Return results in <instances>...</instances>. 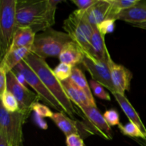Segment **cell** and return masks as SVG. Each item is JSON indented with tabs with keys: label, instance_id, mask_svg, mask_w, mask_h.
<instances>
[{
	"label": "cell",
	"instance_id": "9c48e42d",
	"mask_svg": "<svg viewBox=\"0 0 146 146\" xmlns=\"http://www.w3.org/2000/svg\"><path fill=\"white\" fill-rule=\"evenodd\" d=\"M7 91L14 96L20 111H32L33 105L41 100L38 94L24 86L13 71L7 73Z\"/></svg>",
	"mask_w": 146,
	"mask_h": 146
},
{
	"label": "cell",
	"instance_id": "8992f818",
	"mask_svg": "<svg viewBox=\"0 0 146 146\" xmlns=\"http://www.w3.org/2000/svg\"><path fill=\"white\" fill-rule=\"evenodd\" d=\"M63 28L72 41L82 48L85 56H89L94 28L84 18L81 10L76 9L73 11L64 20Z\"/></svg>",
	"mask_w": 146,
	"mask_h": 146
},
{
	"label": "cell",
	"instance_id": "5b68a950",
	"mask_svg": "<svg viewBox=\"0 0 146 146\" xmlns=\"http://www.w3.org/2000/svg\"><path fill=\"white\" fill-rule=\"evenodd\" d=\"M17 0L0 1V61L9 50L18 29Z\"/></svg>",
	"mask_w": 146,
	"mask_h": 146
},
{
	"label": "cell",
	"instance_id": "5bb4252c",
	"mask_svg": "<svg viewBox=\"0 0 146 146\" xmlns=\"http://www.w3.org/2000/svg\"><path fill=\"white\" fill-rule=\"evenodd\" d=\"M115 19L125 21L133 24V26L145 24L146 23V1L138 0L136 4L118 14Z\"/></svg>",
	"mask_w": 146,
	"mask_h": 146
},
{
	"label": "cell",
	"instance_id": "603a6c76",
	"mask_svg": "<svg viewBox=\"0 0 146 146\" xmlns=\"http://www.w3.org/2000/svg\"><path fill=\"white\" fill-rule=\"evenodd\" d=\"M0 98H1V104L9 112L14 113L19 111V106L18 102L11 92L7 91L2 96L0 97Z\"/></svg>",
	"mask_w": 146,
	"mask_h": 146
},
{
	"label": "cell",
	"instance_id": "e0dca14e",
	"mask_svg": "<svg viewBox=\"0 0 146 146\" xmlns=\"http://www.w3.org/2000/svg\"><path fill=\"white\" fill-rule=\"evenodd\" d=\"M113 96L115 97V100L118 102V105L120 106L121 109L123 110L124 113L128 117L130 122L133 123L135 125H138L146 136V128L145 125L143 123L141 118H140L139 115L137 113V111H135L134 107L133 106L131 103L129 101V100L126 98V96L125 95L117 94V93L113 94Z\"/></svg>",
	"mask_w": 146,
	"mask_h": 146
},
{
	"label": "cell",
	"instance_id": "44dd1931",
	"mask_svg": "<svg viewBox=\"0 0 146 146\" xmlns=\"http://www.w3.org/2000/svg\"><path fill=\"white\" fill-rule=\"evenodd\" d=\"M111 4L109 17L108 19H115L118 14L123 10L131 8L137 4L138 0H108ZM117 21V20H116Z\"/></svg>",
	"mask_w": 146,
	"mask_h": 146
},
{
	"label": "cell",
	"instance_id": "30bf717a",
	"mask_svg": "<svg viewBox=\"0 0 146 146\" xmlns=\"http://www.w3.org/2000/svg\"><path fill=\"white\" fill-rule=\"evenodd\" d=\"M82 64L91 74L92 79L106 88L113 95L116 94L111 79V70L107 59L104 61L93 59L85 56Z\"/></svg>",
	"mask_w": 146,
	"mask_h": 146
},
{
	"label": "cell",
	"instance_id": "ba28073f",
	"mask_svg": "<svg viewBox=\"0 0 146 146\" xmlns=\"http://www.w3.org/2000/svg\"><path fill=\"white\" fill-rule=\"evenodd\" d=\"M51 119L66 136L77 134L82 138H86L92 135H99L98 131L88 120L82 121L74 120L67 116L64 113L61 112L54 113Z\"/></svg>",
	"mask_w": 146,
	"mask_h": 146
},
{
	"label": "cell",
	"instance_id": "cb8c5ba5",
	"mask_svg": "<svg viewBox=\"0 0 146 146\" xmlns=\"http://www.w3.org/2000/svg\"><path fill=\"white\" fill-rule=\"evenodd\" d=\"M74 66L65 63H60L54 70V73L56 78L61 82L65 81L71 78Z\"/></svg>",
	"mask_w": 146,
	"mask_h": 146
},
{
	"label": "cell",
	"instance_id": "ac0fdd59",
	"mask_svg": "<svg viewBox=\"0 0 146 146\" xmlns=\"http://www.w3.org/2000/svg\"><path fill=\"white\" fill-rule=\"evenodd\" d=\"M29 53H31L30 48H21L8 51L0 61V67L4 68L7 74L13 71L19 63L24 61Z\"/></svg>",
	"mask_w": 146,
	"mask_h": 146
},
{
	"label": "cell",
	"instance_id": "f1b7e54d",
	"mask_svg": "<svg viewBox=\"0 0 146 146\" xmlns=\"http://www.w3.org/2000/svg\"><path fill=\"white\" fill-rule=\"evenodd\" d=\"M66 146H85L83 138L77 134H71L66 138Z\"/></svg>",
	"mask_w": 146,
	"mask_h": 146
},
{
	"label": "cell",
	"instance_id": "8fae6325",
	"mask_svg": "<svg viewBox=\"0 0 146 146\" xmlns=\"http://www.w3.org/2000/svg\"><path fill=\"white\" fill-rule=\"evenodd\" d=\"M108 63L111 70L113 85L116 93L125 95V91L131 90V84L133 79L132 72L124 66L114 62L109 52L108 53Z\"/></svg>",
	"mask_w": 146,
	"mask_h": 146
},
{
	"label": "cell",
	"instance_id": "52a82bcc",
	"mask_svg": "<svg viewBox=\"0 0 146 146\" xmlns=\"http://www.w3.org/2000/svg\"><path fill=\"white\" fill-rule=\"evenodd\" d=\"M17 76H20L27 84L36 91L41 101L48 106L57 110L58 112L66 113L65 110L55 97L50 93L38 76L24 61H22L13 69Z\"/></svg>",
	"mask_w": 146,
	"mask_h": 146
},
{
	"label": "cell",
	"instance_id": "484cf974",
	"mask_svg": "<svg viewBox=\"0 0 146 146\" xmlns=\"http://www.w3.org/2000/svg\"><path fill=\"white\" fill-rule=\"evenodd\" d=\"M31 109H32L33 111H34L35 114H36L38 116L41 117V118H52L54 113H53L51 111V109L47 106L41 104L38 102L34 104Z\"/></svg>",
	"mask_w": 146,
	"mask_h": 146
},
{
	"label": "cell",
	"instance_id": "7402d4cb",
	"mask_svg": "<svg viewBox=\"0 0 146 146\" xmlns=\"http://www.w3.org/2000/svg\"><path fill=\"white\" fill-rule=\"evenodd\" d=\"M118 129L120 130L121 133L124 135L133 138L134 139H143L146 141V136L143 133L141 128L132 122L127 123L125 125L120 123Z\"/></svg>",
	"mask_w": 146,
	"mask_h": 146
},
{
	"label": "cell",
	"instance_id": "4dcf8cb0",
	"mask_svg": "<svg viewBox=\"0 0 146 146\" xmlns=\"http://www.w3.org/2000/svg\"><path fill=\"white\" fill-rule=\"evenodd\" d=\"M7 91V74L4 68L0 67V97Z\"/></svg>",
	"mask_w": 146,
	"mask_h": 146
},
{
	"label": "cell",
	"instance_id": "4fadbf2b",
	"mask_svg": "<svg viewBox=\"0 0 146 146\" xmlns=\"http://www.w3.org/2000/svg\"><path fill=\"white\" fill-rule=\"evenodd\" d=\"M111 4L108 0H98L96 4L86 10H81L84 18L92 27H97L109 17Z\"/></svg>",
	"mask_w": 146,
	"mask_h": 146
},
{
	"label": "cell",
	"instance_id": "f546056e",
	"mask_svg": "<svg viewBox=\"0 0 146 146\" xmlns=\"http://www.w3.org/2000/svg\"><path fill=\"white\" fill-rule=\"evenodd\" d=\"M98 0H72V2L79 10H86L96 4Z\"/></svg>",
	"mask_w": 146,
	"mask_h": 146
},
{
	"label": "cell",
	"instance_id": "7c38bea8",
	"mask_svg": "<svg viewBox=\"0 0 146 146\" xmlns=\"http://www.w3.org/2000/svg\"><path fill=\"white\" fill-rule=\"evenodd\" d=\"M79 109L82 111L88 122L98 131L99 136L106 140L112 139L113 134L111 126L107 123L104 115L98 111L97 106H83Z\"/></svg>",
	"mask_w": 146,
	"mask_h": 146
},
{
	"label": "cell",
	"instance_id": "3957f363",
	"mask_svg": "<svg viewBox=\"0 0 146 146\" xmlns=\"http://www.w3.org/2000/svg\"><path fill=\"white\" fill-rule=\"evenodd\" d=\"M70 41L72 39L67 33L50 28L36 34L31 52L43 59L58 57Z\"/></svg>",
	"mask_w": 146,
	"mask_h": 146
},
{
	"label": "cell",
	"instance_id": "d6986e66",
	"mask_svg": "<svg viewBox=\"0 0 146 146\" xmlns=\"http://www.w3.org/2000/svg\"><path fill=\"white\" fill-rule=\"evenodd\" d=\"M35 33L29 27L18 28L13 38L10 51L21 48H31L36 36Z\"/></svg>",
	"mask_w": 146,
	"mask_h": 146
},
{
	"label": "cell",
	"instance_id": "e575fe53",
	"mask_svg": "<svg viewBox=\"0 0 146 146\" xmlns=\"http://www.w3.org/2000/svg\"><path fill=\"white\" fill-rule=\"evenodd\" d=\"M133 27H138V28H140V29H142L146 30V23H145V24H136V25H133Z\"/></svg>",
	"mask_w": 146,
	"mask_h": 146
},
{
	"label": "cell",
	"instance_id": "83f0119b",
	"mask_svg": "<svg viewBox=\"0 0 146 146\" xmlns=\"http://www.w3.org/2000/svg\"><path fill=\"white\" fill-rule=\"evenodd\" d=\"M106 121L110 126H115L120 125V116L118 111L115 109L107 110L104 113Z\"/></svg>",
	"mask_w": 146,
	"mask_h": 146
},
{
	"label": "cell",
	"instance_id": "277c9868",
	"mask_svg": "<svg viewBox=\"0 0 146 146\" xmlns=\"http://www.w3.org/2000/svg\"><path fill=\"white\" fill-rule=\"evenodd\" d=\"M31 111L11 113L0 106V133L7 138L9 146H24L23 125Z\"/></svg>",
	"mask_w": 146,
	"mask_h": 146
},
{
	"label": "cell",
	"instance_id": "9a60e30c",
	"mask_svg": "<svg viewBox=\"0 0 146 146\" xmlns=\"http://www.w3.org/2000/svg\"><path fill=\"white\" fill-rule=\"evenodd\" d=\"M85 57L82 48L74 41H70L65 46L60 54L58 58L61 63L70 64L76 66L77 64H82Z\"/></svg>",
	"mask_w": 146,
	"mask_h": 146
},
{
	"label": "cell",
	"instance_id": "836d02e7",
	"mask_svg": "<svg viewBox=\"0 0 146 146\" xmlns=\"http://www.w3.org/2000/svg\"><path fill=\"white\" fill-rule=\"evenodd\" d=\"M141 146H146V141L143 139H134Z\"/></svg>",
	"mask_w": 146,
	"mask_h": 146
},
{
	"label": "cell",
	"instance_id": "d4e9b609",
	"mask_svg": "<svg viewBox=\"0 0 146 146\" xmlns=\"http://www.w3.org/2000/svg\"><path fill=\"white\" fill-rule=\"evenodd\" d=\"M89 84L94 94L98 98L105 100V101H111V97H110L109 94L106 91L104 86H103L101 84H100L99 83H98L97 81H94L93 79L90 81Z\"/></svg>",
	"mask_w": 146,
	"mask_h": 146
},
{
	"label": "cell",
	"instance_id": "ffe728a7",
	"mask_svg": "<svg viewBox=\"0 0 146 146\" xmlns=\"http://www.w3.org/2000/svg\"><path fill=\"white\" fill-rule=\"evenodd\" d=\"M70 79L73 81V83L76 86H77L78 88L82 89L85 92V94H86L87 96L89 98L93 106H96L95 100L93 97V94L91 93V88H90V85L88 84V81H87L84 72L77 66H74L73 68L72 74H71Z\"/></svg>",
	"mask_w": 146,
	"mask_h": 146
},
{
	"label": "cell",
	"instance_id": "d6a6232c",
	"mask_svg": "<svg viewBox=\"0 0 146 146\" xmlns=\"http://www.w3.org/2000/svg\"><path fill=\"white\" fill-rule=\"evenodd\" d=\"M0 146H9L7 138L1 133H0Z\"/></svg>",
	"mask_w": 146,
	"mask_h": 146
},
{
	"label": "cell",
	"instance_id": "4316f807",
	"mask_svg": "<svg viewBox=\"0 0 146 146\" xmlns=\"http://www.w3.org/2000/svg\"><path fill=\"white\" fill-rule=\"evenodd\" d=\"M115 21L116 20L115 19H106L97 26L98 31L103 36L105 37L106 34L113 32L115 27Z\"/></svg>",
	"mask_w": 146,
	"mask_h": 146
},
{
	"label": "cell",
	"instance_id": "1f68e13d",
	"mask_svg": "<svg viewBox=\"0 0 146 146\" xmlns=\"http://www.w3.org/2000/svg\"><path fill=\"white\" fill-rule=\"evenodd\" d=\"M36 119L37 123H38V126L41 127L42 129H47L48 126H47L46 123L41 119V117L38 116V115H37L36 114Z\"/></svg>",
	"mask_w": 146,
	"mask_h": 146
},
{
	"label": "cell",
	"instance_id": "2e32d148",
	"mask_svg": "<svg viewBox=\"0 0 146 146\" xmlns=\"http://www.w3.org/2000/svg\"><path fill=\"white\" fill-rule=\"evenodd\" d=\"M93 28H94V32L91 41L90 56L88 58L98 60V61L106 60L108 50L105 44V37L101 35L97 27L95 26L93 27Z\"/></svg>",
	"mask_w": 146,
	"mask_h": 146
},
{
	"label": "cell",
	"instance_id": "6da1fadb",
	"mask_svg": "<svg viewBox=\"0 0 146 146\" xmlns=\"http://www.w3.org/2000/svg\"><path fill=\"white\" fill-rule=\"evenodd\" d=\"M61 1L55 0L17 1L18 28L29 27L35 34L51 28L55 24L57 5Z\"/></svg>",
	"mask_w": 146,
	"mask_h": 146
},
{
	"label": "cell",
	"instance_id": "7a4b0ae2",
	"mask_svg": "<svg viewBox=\"0 0 146 146\" xmlns=\"http://www.w3.org/2000/svg\"><path fill=\"white\" fill-rule=\"evenodd\" d=\"M31 69L36 74L47 89L60 103L65 112L72 119L75 118V115H79L83 121H86L82 111L76 106L67 96L62 84L56 78L54 73V70L48 65L45 59L37 56L32 53H29L24 60Z\"/></svg>",
	"mask_w": 146,
	"mask_h": 146
}]
</instances>
